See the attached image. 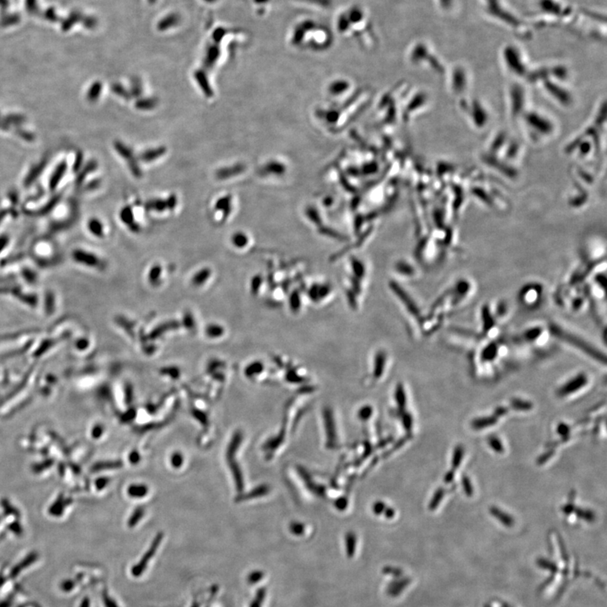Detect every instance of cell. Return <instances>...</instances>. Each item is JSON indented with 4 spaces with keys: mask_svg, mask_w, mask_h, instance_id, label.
I'll use <instances>...</instances> for the list:
<instances>
[{
    "mask_svg": "<svg viewBox=\"0 0 607 607\" xmlns=\"http://www.w3.org/2000/svg\"><path fill=\"white\" fill-rule=\"evenodd\" d=\"M588 376L584 373H580L577 374L576 376L574 377L573 379H570L569 381L567 382L565 384L559 388L557 391V394L559 397H565L569 395L573 394L577 391L582 389L583 387H585L588 384Z\"/></svg>",
    "mask_w": 607,
    "mask_h": 607,
    "instance_id": "obj_6",
    "label": "cell"
},
{
    "mask_svg": "<svg viewBox=\"0 0 607 607\" xmlns=\"http://www.w3.org/2000/svg\"><path fill=\"white\" fill-rule=\"evenodd\" d=\"M7 242H8V240L6 239V237H2V238H0V252L3 251L2 249H3L4 247L6 246Z\"/></svg>",
    "mask_w": 607,
    "mask_h": 607,
    "instance_id": "obj_45",
    "label": "cell"
},
{
    "mask_svg": "<svg viewBox=\"0 0 607 607\" xmlns=\"http://www.w3.org/2000/svg\"><path fill=\"white\" fill-rule=\"evenodd\" d=\"M574 510H575V506H574V503L570 502L568 505H564L563 509H562L563 512L567 515H570L572 513L574 512Z\"/></svg>",
    "mask_w": 607,
    "mask_h": 607,
    "instance_id": "obj_41",
    "label": "cell"
},
{
    "mask_svg": "<svg viewBox=\"0 0 607 607\" xmlns=\"http://www.w3.org/2000/svg\"><path fill=\"white\" fill-rule=\"evenodd\" d=\"M557 432H558L559 435L564 436H564H568L569 432H570V427L568 424H565L564 423H559L558 428H557Z\"/></svg>",
    "mask_w": 607,
    "mask_h": 607,
    "instance_id": "obj_38",
    "label": "cell"
},
{
    "mask_svg": "<svg viewBox=\"0 0 607 607\" xmlns=\"http://www.w3.org/2000/svg\"><path fill=\"white\" fill-rule=\"evenodd\" d=\"M355 545H356V538L353 534H349L346 537V550L347 555L349 558H353L355 553Z\"/></svg>",
    "mask_w": 607,
    "mask_h": 607,
    "instance_id": "obj_24",
    "label": "cell"
},
{
    "mask_svg": "<svg viewBox=\"0 0 607 607\" xmlns=\"http://www.w3.org/2000/svg\"><path fill=\"white\" fill-rule=\"evenodd\" d=\"M411 583V579L408 577H400L394 579L390 582L387 588V593L390 597H397L402 594Z\"/></svg>",
    "mask_w": 607,
    "mask_h": 607,
    "instance_id": "obj_8",
    "label": "cell"
},
{
    "mask_svg": "<svg viewBox=\"0 0 607 607\" xmlns=\"http://www.w3.org/2000/svg\"><path fill=\"white\" fill-rule=\"evenodd\" d=\"M129 458L132 463H137L139 461V454L137 453L136 451H133V453H131Z\"/></svg>",
    "mask_w": 607,
    "mask_h": 607,
    "instance_id": "obj_44",
    "label": "cell"
},
{
    "mask_svg": "<svg viewBox=\"0 0 607 607\" xmlns=\"http://www.w3.org/2000/svg\"><path fill=\"white\" fill-rule=\"evenodd\" d=\"M167 208L169 209H173L177 206V198L175 195L170 196L167 200Z\"/></svg>",
    "mask_w": 607,
    "mask_h": 607,
    "instance_id": "obj_40",
    "label": "cell"
},
{
    "mask_svg": "<svg viewBox=\"0 0 607 607\" xmlns=\"http://www.w3.org/2000/svg\"><path fill=\"white\" fill-rule=\"evenodd\" d=\"M264 577V573L261 571H254L251 574H249L248 579L249 583L251 584H256L257 582L260 581Z\"/></svg>",
    "mask_w": 607,
    "mask_h": 607,
    "instance_id": "obj_36",
    "label": "cell"
},
{
    "mask_svg": "<svg viewBox=\"0 0 607 607\" xmlns=\"http://www.w3.org/2000/svg\"><path fill=\"white\" fill-rule=\"evenodd\" d=\"M487 442H488V445H489L490 447H491V448H492V450L495 451V452H497V453L499 454L504 453V451H505V448H504V446H503L502 442H501L500 439H499V438H497L496 436H489V437L487 438Z\"/></svg>",
    "mask_w": 607,
    "mask_h": 607,
    "instance_id": "obj_25",
    "label": "cell"
},
{
    "mask_svg": "<svg viewBox=\"0 0 607 607\" xmlns=\"http://www.w3.org/2000/svg\"><path fill=\"white\" fill-rule=\"evenodd\" d=\"M497 422L498 418L494 416L483 417V418H476L472 421L471 427L474 429H482V428H488V427L494 425Z\"/></svg>",
    "mask_w": 607,
    "mask_h": 607,
    "instance_id": "obj_14",
    "label": "cell"
},
{
    "mask_svg": "<svg viewBox=\"0 0 607 607\" xmlns=\"http://www.w3.org/2000/svg\"><path fill=\"white\" fill-rule=\"evenodd\" d=\"M142 92H143V88H142L141 81L138 79H134L132 81V85H131V95L135 97H139Z\"/></svg>",
    "mask_w": 607,
    "mask_h": 607,
    "instance_id": "obj_29",
    "label": "cell"
},
{
    "mask_svg": "<svg viewBox=\"0 0 607 607\" xmlns=\"http://www.w3.org/2000/svg\"><path fill=\"white\" fill-rule=\"evenodd\" d=\"M113 92L116 93L117 95L122 97L124 98L126 100L130 99V93L128 92V90H126L125 88L123 87V85L120 84H114L112 88Z\"/></svg>",
    "mask_w": 607,
    "mask_h": 607,
    "instance_id": "obj_30",
    "label": "cell"
},
{
    "mask_svg": "<svg viewBox=\"0 0 607 607\" xmlns=\"http://www.w3.org/2000/svg\"><path fill=\"white\" fill-rule=\"evenodd\" d=\"M444 495H445V490L442 487L438 488L436 491L435 494L433 496V500H432L430 505H429V509L431 510H435L436 508L438 507V505L440 504L441 501L443 500Z\"/></svg>",
    "mask_w": 607,
    "mask_h": 607,
    "instance_id": "obj_27",
    "label": "cell"
},
{
    "mask_svg": "<svg viewBox=\"0 0 607 607\" xmlns=\"http://www.w3.org/2000/svg\"><path fill=\"white\" fill-rule=\"evenodd\" d=\"M219 56H220V50L218 48V46L210 45L208 46L206 50L204 61H203V65L206 70H211L214 66L216 62L218 61Z\"/></svg>",
    "mask_w": 607,
    "mask_h": 607,
    "instance_id": "obj_9",
    "label": "cell"
},
{
    "mask_svg": "<svg viewBox=\"0 0 607 607\" xmlns=\"http://www.w3.org/2000/svg\"><path fill=\"white\" fill-rule=\"evenodd\" d=\"M193 607H198V606H197V605H194V606H193Z\"/></svg>",
    "mask_w": 607,
    "mask_h": 607,
    "instance_id": "obj_48",
    "label": "cell"
},
{
    "mask_svg": "<svg viewBox=\"0 0 607 607\" xmlns=\"http://www.w3.org/2000/svg\"><path fill=\"white\" fill-rule=\"evenodd\" d=\"M143 515H144V510L143 509H138V510H135L134 513H133V515L131 516L129 522H128L129 526L133 527V525H136L137 523L139 522V519H141V517H143Z\"/></svg>",
    "mask_w": 607,
    "mask_h": 607,
    "instance_id": "obj_35",
    "label": "cell"
},
{
    "mask_svg": "<svg viewBox=\"0 0 607 607\" xmlns=\"http://www.w3.org/2000/svg\"><path fill=\"white\" fill-rule=\"evenodd\" d=\"M510 406L513 409L517 411H529L532 409L533 408V404L531 402L520 399L511 400Z\"/></svg>",
    "mask_w": 607,
    "mask_h": 607,
    "instance_id": "obj_21",
    "label": "cell"
},
{
    "mask_svg": "<svg viewBox=\"0 0 607 607\" xmlns=\"http://www.w3.org/2000/svg\"><path fill=\"white\" fill-rule=\"evenodd\" d=\"M574 513L576 514L578 517L581 518V519L586 520L588 522H593L594 520V518H595V515H594V513L592 512L591 510L576 509L575 508Z\"/></svg>",
    "mask_w": 607,
    "mask_h": 607,
    "instance_id": "obj_26",
    "label": "cell"
},
{
    "mask_svg": "<svg viewBox=\"0 0 607 607\" xmlns=\"http://www.w3.org/2000/svg\"><path fill=\"white\" fill-rule=\"evenodd\" d=\"M215 208L218 210L222 211L225 217H228L229 214L231 212V196H226V197H221L216 202Z\"/></svg>",
    "mask_w": 607,
    "mask_h": 607,
    "instance_id": "obj_19",
    "label": "cell"
},
{
    "mask_svg": "<svg viewBox=\"0 0 607 607\" xmlns=\"http://www.w3.org/2000/svg\"><path fill=\"white\" fill-rule=\"evenodd\" d=\"M180 22V16L177 14H170L168 16H164V18L160 20L157 26L160 31H167L168 29H171L173 26H177Z\"/></svg>",
    "mask_w": 607,
    "mask_h": 607,
    "instance_id": "obj_13",
    "label": "cell"
},
{
    "mask_svg": "<svg viewBox=\"0 0 607 607\" xmlns=\"http://www.w3.org/2000/svg\"><path fill=\"white\" fill-rule=\"evenodd\" d=\"M204 1H205V2H208V3H214V2H216L217 0H204Z\"/></svg>",
    "mask_w": 607,
    "mask_h": 607,
    "instance_id": "obj_47",
    "label": "cell"
},
{
    "mask_svg": "<svg viewBox=\"0 0 607 607\" xmlns=\"http://www.w3.org/2000/svg\"><path fill=\"white\" fill-rule=\"evenodd\" d=\"M508 412H509V409H508V408H505V407H499V408H497L496 409H495L494 417H496V418H500V417H502V416L506 415V414L508 413Z\"/></svg>",
    "mask_w": 607,
    "mask_h": 607,
    "instance_id": "obj_42",
    "label": "cell"
},
{
    "mask_svg": "<svg viewBox=\"0 0 607 607\" xmlns=\"http://www.w3.org/2000/svg\"><path fill=\"white\" fill-rule=\"evenodd\" d=\"M543 292V287L541 285L538 283H530L521 289L518 295V300L520 305L526 309H532L541 305Z\"/></svg>",
    "mask_w": 607,
    "mask_h": 607,
    "instance_id": "obj_2",
    "label": "cell"
},
{
    "mask_svg": "<svg viewBox=\"0 0 607 607\" xmlns=\"http://www.w3.org/2000/svg\"><path fill=\"white\" fill-rule=\"evenodd\" d=\"M88 229L90 233L97 238H102L104 236V226L97 218H91L89 221Z\"/></svg>",
    "mask_w": 607,
    "mask_h": 607,
    "instance_id": "obj_17",
    "label": "cell"
},
{
    "mask_svg": "<svg viewBox=\"0 0 607 607\" xmlns=\"http://www.w3.org/2000/svg\"><path fill=\"white\" fill-rule=\"evenodd\" d=\"M157 103L158 101L154 98H144L137 101L136 107L139 110H151L156 106Z\"/></svg>",
    "mask_w": 607,
    "mask_h": 607,
    "instance_id": "obj_22",
    "label": "cell"
},
{
    "mask_svg": "<svg viewBox=\"0 0 607 607\" xmlns=\"http://www.w3.org/2000/svg\"><path fill=\"white\" fill-rule=\"evenodd\" d=\"M128 493L130 495L131 497H144L148 493V487L145 485H132L128 489Z\"/></svg>",
    "mask_w": 607,
    "mask_h": 607,
    "instance_id": "obj_20",
    "label": "cell"
},
{
    "mask_svg": "<svg viewBox=\"0 0 607 607\" xmlns=\"http://www.w3.org/2000/svg\"><path fill=\"white\" fill-rule=\"evenodd\" d=\"M172 463L176 468H179L182 466V464L183 463V457L182 455L179 453H176L172 456Z\"/></svg>",
    "mask_w": 607,
    "mask_h": 607,
    "instance_id": "obj_39",
    "label": "cell"
},
{
    "mask_svg": "<svg viewBox=\"0 0 607 607\" xmlns=\"http://www.w3.org/2000/svg\"><path fill=\"white\" fill-rule=\"evenodd\" d=\"M120 218L123 223L128 225V226L133 227V231H139V226L137 225L136 222L134 223V218H133V210L130 207H125L121 210Z\"/></svg>",
    "mask_w": 607,
    "mask_h": 607,
    "instance_id": "obj_16",
    "label": "cell"
},
{
    "mask_svg": "<svg viewBox=\"0 0 607 607\" xmlns=\"http://www.w3.org/2000/svg\"><path fill=\"white\" fill-rule=\"evenodd\" d=\"M101 87L102 86L100 85V83L99 82L95 83L91 86L90 91H89V94H88V97H89L90 100H96L99 97L100 91H101Z\"/></svg>",
    "mask_w": 607,
    "mask_h": 607,
    "instance_id": "obj_31",
    "label": "cell"
},
{
    "mask_svg": "<svg viewBox=\"0 0 607 607\" xmlns=\"http://www.w3.org/2000/svg\"><path fill=\"white\" fill-rule=\"evenodd\" d=\"M147 210L149 211H157V212H162L165 210L167 208V201L160 198H153L149 200L146 203L145 206Z\"/></svg>",
    "mask_w": 607,
    "mask_h": 607,
    "instance_id": "obj_18",
    "label": "cell"
},
{
    "mask_svg": "<svg viewBox=\"0 0 607 607\" xmlns=\"http://www.w3.org/2000/svg\"><path fill=\"white\" fill-rule=\"evenodd\" d=\"M463 446H461V445L456 446L455 451H454L453 459H452V468H453V471L460 467V465H461L462 459H463Z\"/></svg>",
    "mask_w": 607,
    "mask_h": 607,
    "instance_id": "obj_23",
    "label": "cell"
},
{
    "mask_svg": "<svg viewBox=\"0 0 607 607\" xmlns=\"http://www.w3.org/2000/svg\"><path fill=\"white\" fill-rule=\"evenodd\" d=\"M454 478H455V471L451 470L446 473V476L444 477V482L446 484H448V483L453 482Z\"/></svg>",
    "mask_w": 607,
    "mask_h": 607,
    "instance_id": "obj_43",
    "label": "cell"
},
{
    "mask_svg": "<svg viewBox=\"0 0 607 607\" xmlns=\"http://www.w3.org/2000/svg\"><path fill=\"white\" fill-rule=\"evenodd\" d=\"M71 259L77 265L87 268H97L101 261L96 254L83 248H75L71 251Z\"/></svg>",
    "mask_w": 607,
    "mask_h": 607,
    "instance_id": "obj_3",
    "label": "cell"
},
{
    "mask_svg": "<svg viewBox=\"0 0 607 607\" xmlns=\"http://www.w3.org/2000/svg\"><path fill=\"white\" fill-rule=\"evenodd\" d=\"M194 77L197 80V84L201 88V90H202V92L204 93V95L207 97H212L213 95V89L208 82V77H207L205 72L202 70H197L195 72Z\"/></svg>",
    "mask_w": 607,
    "mask_h": 607,
    "instance_id": "obj_11",
    "label": "cell"
},
{
    "mask_svg": "<svg viewBox=\"0 0 607 607\" xmlns=\"http://www.w3.org/2000/svg\"><path fill=\"white\" fill-rule=\"evenodd\" d=\"M162 539H163V534H159V535H157L156 537L154 538V541H153L150 548L146 551V554H144V556L143 557L141 561L139 562V564H137L136 566L134 567L133 570H132L133 575L136 577L139 576L145 570L147 564L150 561V559L153 558L154 554L156 553L157 549L159 547V543H160Z\"/></svg>",
    "mask_w": 607,
    "mask_h": 607,
    "instance_id": "obj_7",
    "label": "cell"
},
{
    "mask_svg": "<svg viewBox=\"0 0 607 607\" xmlns=\"http://www.w3.org/2000/svg\"><path fill=\"white\" fill-rule=\"evenodd\" d=\"M245 169L244 164H234L232 167H225L218 170V172H216V177L219 180H226L231 177H236L237 175L241 174V172H243Z\"/></svg>",
    "mask_w": 607,
    "mask_h": 607,
    "instance_id": "obj_10",
    "label": "cell"
},
{
    "mask_svg": "<svg viewBox=\"0 0 607 607\" xmlns=\"http://www.w3.org/2000/svg\"><path fill=\"white\" fill-rule=\"evenodd\" d=\"M65 168H66L65 164H61L59 165V168L57 169L55 174L53 175V177H52L51 180V187H55V186L59 183V180H60L62 176H63L64 172H65Z\"/></svg>",
    "mask_w": 607,
    "mask_h": 607,
    "instance_id": "obj_32",
    "label": "cell"
},
{
    "mask_svg": "<svg viewBox=\"0 0 607 607\" xmlns=\"http://www.w3.org/2000/svg\"><path fill=\"white\" fill-rule=\"evenodd\" d=\"M551 334L550 329L546 326L535 325L525 329L517 338L523 345L541 349L548 345L551 340Z\"/></svg>",
    "mask_w": 607,
    "mask_h": 607,
    "instance_id": "obj_1",
    "label": "cell"
},
{
    "mask_svg": "<svg viewBox=\"0 0 607 607\" xmlns=\"http://www.w3.org/2000/svg\"><path fill=\"white\" fill-rule=\"evenodd\" d=\"M167 152V149L164 147H158L155 149H147L145 151L143 152L140 154V159H142L144 162H151L154 159H159V157L163 156Z\"/></svg>",
    "mask_w": 607,
    "mask_h": 607,
    "instance_id": "obj_12",
    "label": "cell"
},
{
    "mask_svg": "<svg viewBox=\"0 0 607 607\" xmlns=\"http://www.w3.org/2000/svg\"><path fill=\"white\" fill-rule=\"evenodd\" d=\"M462 487H463L464 492L466 493V496L471 497L473 495V492H474L473 487L471 485L470 479L466 476H464L462 478Z\"/></svg>",
    "mask_w": 607,
    "mask_h": 607,
    "instance_id": "obj_34",
    "label": "cell"
},
{
    "mask_svg": "<svg viewBox=\"0 0 607 607\" xmlns=\"http://www.w3.org/2000/svg\"><path fill=\"white\" fill-rule=\"evenodd\" d=\"M489 510L491 515H493L496 519L500 520V522L508 527H510L515 524L514 518L511 517L510 515H508L500 509H498L497 507H491Z\"/></svg>",
    "mask_w": 607,
    "mask_h": 607,
    "instance_id": "obj_15",
    "label": "cell"
},
{
    "mask_svg": "<svg viewBox=\"0 0 607 607\" xmlns=\"http://www.w3.org/2000/svg\"><path fill=\"white\" fill-rule=\"evenodd\" d=\"M232 242L234 246L236 247L241 248L242 246H245L246 243V237L244 234L236 233L232 237Z\"/></svg>",
    "mask_w": 607,
    "mask_h": 607,
    "instance_id": "obj_33",
    "label": "cell"
},
{
    "mask_svg": "<svg viewBox=\"0 0 607 607\" xmlns=\"http://www.w3.org/2000/svg\"><path fill=\"white\" fill-rule=\"evenodd\" d=\"M241 435L240 433H236L234 435L232 440H231V446L229 447L228 454H227V458H228L229 463L231 465V471L233 472L234 477L236 480V484H237V488L239 491H241L243 488V480H242V476H241V471L239 469L238 466H236V461L234 460V453L236 452L238 449L239 445L241 443Z\"/></svg>",
    "mask_w": 607,
    "mask_h": 607,
    "instance_id": "obj_4",
    "label": "cell"
},
{
    "mask_svg": "<svg viewBox=\"0 0 607 607\" xmlns=\"http://www.w3.org/2000/svg\"><path fill=\"white\" fill-rule=\"evenodd\" d=\"M554 455H555V450L551 448L550 451H547L546 453H544L543 455H541L537 459L536 462H537L538 465H542V464L546 463V461H548L549 459L551 458V456H554Z\"/></svg>",
    "mask_w": 607,
    "mask_h": 607,
    "instance_id": "obj_37",
    "label": "cell"
},
{
    "mask_svg": "<svg viewBox=\"0 0 607 607\" xmlns=\"http://www.w3.org/2000/svg\"><path fill=\"white\" fill-rule=\"evenodd\" d=\"M114 146H115L116 150L118 151V154H120L121 156L123 157V159H125L127 163H128L129 169H130L131 172L133 173V176L137 177V178L141 177V170H140V167H139V164L137 162V159L134 158L133 150L129 147L127 146L126 144L122 143V142H116L115 144H114Z\"/></svg>",
    "mask_w": 607,
    "mask_h": 607,
    "instance_id": "obj_5",
    "label": "cell"
},
{
    "mask_svg": "<svg viewBox=\"0 0 607 607\" xmlns=\"http://www.w3.org/2000/svg\"><path fill=\"white\" fill-rule=\"evenodd\" d=\"M262 603H263V602L260 601V600H258L257 599H254L253 601L251 602V604H250V607H261Z\"/></svg>",
    "mask_w": 607,
    "mask_h": 607,
    "instance_id": "obj_46",
    "label": "cell"
},
{
    "mask_svg": "<svg viewBox=\"0 0 607 607\" xmlns=\"http://www.w3.org/2000/svg\"><path fill=\"white\" fill-rule=\"evenodd\" d=\"M382 572H383V574H385V575L392 576L393 578H394V579H397V578H400V577L403 576V572H402V569H399V568H396V567H384V569H383V570H382Z\"/></svg>",
    "mask_w": 607,
    "mask_h": 607,
    "instance_id": "obj_28",
    "label": "cell"
}]
</instances>
